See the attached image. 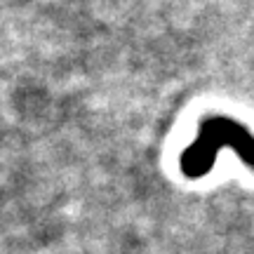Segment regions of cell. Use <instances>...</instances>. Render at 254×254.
<instances>
[{"label": "cell", "instance_id": "obj_1", "mask_svg": "<svg viewBox=\"0 0 254 254\" xmlns=\"http://www.w3.org/2000/svg\"><path fill=\"white\" fill-rule=\"evenodd\" d=\"M224 146L233 148L240 155V160L250 170H254V136L250 134V129L231 118L214 116V118H207L200 125L195 141L184 151L182 172L190 179L205 177L212 170V165H214L219 151Z\"/></svg>", "mask_w": 254, "mask_h": 254}]
</instances>
